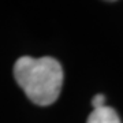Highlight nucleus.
<instances>
[{
    "instance_id": "nucleus-2",
    "label": "nucleus",
    "mask_w": 123,
    "mask_h": 123,
    "mask_svg": "<svg viewBox=\"0 0 123 123\" xmlns=\"http://www.w3.org/2000/svg\"><path fill=\"white\" fill-rule=\"evenodd\" d=\"M86 123H122L116 111L111 107H103L98 110H93L89 115Z\"/></svg>"
},
{
    "instance_id": "nucleus-1",
    "label": "nucleus",
    "mask_w": 123,
    "mask_h": 123,
    "mask_svg": "<svg viewBox=\"0 0 123 123\" xmlns=\"http://www.w3.org/2000/svg\"><path fill=\"white\" fill-rule=\"evenodd\" d=\"M14 78L31 103L51 105L60 94L63 67L51 56H22L14 64Z\"/></svg>"
},
{
    "instance_id": "nucleus-3",
    "label": "nucleus",
    "mask_w": 123,
    "mask_h": 123,
    "mask_svg": "<svg viewBox=\"0 0 123 123\" xmlns=\"http://www.w3.org/2000/svg\"><path fill=\"white\" fill-rule=\"evenodd\" d=\"M92 105L94 110H98V108H103V107H105V96L104 94H96V96L92 98Z\"/></svg>"
}]
</instances>
